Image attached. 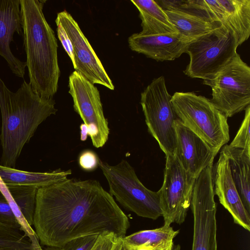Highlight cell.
Masks as SVG:
<instances>
[{
	"label": "cell",
	"mask_w": 250,
	"mask_h": 250,
	"mask_svg": "<svg viewBox=\"0 0 250 250\" xmlns=\"http://www.w3.org/2000/svg\"><path fill=\"white\" fill-rule=\"evenodd\" d=\"M128 217L95 180L66 179L37 189L33 226L41 246L61 248L74 239L125 236Z\"/></svg>",
	"instance_id": "obj_1"
},
{
	"label": "cell",
	"mask_w": 250,
	"mask_h": 250,
	"mask_svg": "<svg viewBox=\"0 0 250 250\" xmlns=\"http://www.w3.org/2000/svg\"><path fill=\"white\" fill-rule=\"evenodd\" d=\"M53 98L41 97L25 80L16 92L10 91L0 77V135L2 166L15 168L25 144L38 126L57 109Z\"/></svg>",
	"instance_id": "obj_2"
},
{
	"label": "cell",
	"mask_w": 250,
	"mask_h": 250,
	"mask_svg": "<svg viewBox=\"0 0 250 250\" xmlns=\"http://www.w3.org/2000/svg\"><path fill=\"white\" fill-rule=\"evenodd\" d=\"M46 1L20 0V10L29 83L41 97L53 98L58 90L60 70L57 39L43 13Z\"/></svg>",
	"instance_id": "obj_3"
},
{
	"label": "cell",
	"mask_w": 250,
	"mask_h": 250,
	"mask_svg": "<svg viewBox=\"0 0 250 250\" xmlns=\"http://www.w3.org/2000/svg\"><path fill=\"white\" fill-rule=\"evenodd\" d=\"M171 102L177 118L216 154L229 142L228 118L210 99L193 92H176Z\"/></svg>",
	"instance_id": "obj_4"
},
{
	"label": "cell",
	"mask_w": 250,
	"mask_h": 250,
	"mask_svg": "<svg viewBox=\"0 0 250 250\" xmlns=\"http://www.w3.org/2000/svg\"><path fill=\"white\" fill-rule=\"evenodd\" d=\"M99 167L108 182L109 193L121 205L140 217L156 220L162 216L158 191L147 188L126 160L110 165L100 159Z\"/></svg>",
	"instance_id": "obj_5"
},
{
	"label": "cell",
	"mask_w": 250,
	"mask_h": 250,
	"mask_svg": "<svg viewBox=\"0 0 250 250\" xmlns=\"http://www.w3.org/2000/svg\"><path fill=\"white\" fill-rule=\"evenodd\" d=\"M238 46L233 33L221 24L188 44L185 53L190 60L185 74L203 80L212 78L233 59Z\"/></svg>",
	"instance_id": "obj_6"
},
{
	"label": "cell",
	"mask_w": 250,
	"mask_h": 250,
	"mask_svg": "<svg viewBox=\"0 0 250 250\" xmlns=\"http://www.w3.org/2000/svg\"><path fill=\"white\" fill-rule=\"evenodd\" d=\"M164 76L154 79L141 95L140 103L149 133L166 156L174 155L176 145L175 115Z\"/></svg>",
	"instance_id": "obj_7"
},
{
	"label": "cell",
	"mask_w": 250,
	"mask_h": 250,
	"mask_svg": "<svg viewBox=\"0 0 250 250\" xmlns=\"http://www.w3.org/2000/svg\"><path fill=\"white\" fill-rule=\"evenodd\" d=\"M203 83L211 88L210 101L227 118L250 105V67L238 53L215 76L203 80Z\"/></svg>",
	"instance_id": "obj_8"
},
{
	"label": "cell",
	"mask_w": 250,
	"mask_h": 250,
	"mask_svg": "<svg viewBox=\"0 0 250 250\" xmlns=\"http://www.w3.org/2000/svg\"><path fill=\"white\" fill-rule=\"evenodd\" d=\"M212 166L195 179L191 202L193 216L192 250H217L216 205Z\"/></svg>",
	"instance_id": "obj_9"
},
{
	"label": "cell",
	"mask_w": 250,
	"mask_h": 250,
	"mask_svg": "<svg viewBox=\"0 0 250 250\" xmlns=\"http://www.w3.org/2000/svg\"><path fill=\"white\" fill-rule=\"evenodd\" d=\"M166 157L163 183L158 191L164 225L181 224L191 205L195 178L182 167L174 155Z\"/></svg>",
	"instance_id": "obj_10"
},
{
	"label": "cell",
	"mask_w": 250,
	"mask_h": 250,
	"mask_svg": "<svg viewBox=\"0 0 250 250\" xmlns=\"http://www.w3.org/2000/svg\"><path fill=\"white\" fill-rule=\"evenodd\" d=\"M68 86L74 110L86 125L93 145L103 147L108 140L109 128L98 88L76 71L69 76Z\"/></svg>",
	"instance_id": "obj_11"
},
{
	"label": "cell",
	"mask_w": 250,
	"mask_h": 250,
	"mask_svg": "<svg viewBox=\"0 0 250 250\" xmlns=\"http://www.w3.org/2000/svg\"><path fill=\"white\" fill-rule=\"evenodd\" d=\"M55 21L62 25L71 41L75 71L93 84H101L114 90L111 80L72 16L64 10L58 13Z\"/></svg>",
	"instance_id": "obj_12"
},
{
	"label": "cell",
	"mask_w": 250,
	"mask_h": 250,
	"mask_svg": "<svg viewBox=\"0 0 250 250\" xmlns=\"http://www.w3.org/2000/svg\"><path fill=\"white\" fill-rule=\"evenodd\" d=\"M175 124L176 145L174 156L182 167L196 179L205 168L212 165L217 154L178 118Z\"/></svg>",
	"instance_id": "obj_13"
},
{
	"label": "cell",
	"mask_w": 250,
	"mask_h": 250,
	"mask_svg": "<svg viewBox=\"0 0 250 250\" xmlns=\"http://www.w3.org/2000/svg\"><path fill=\"white\" fill-rule=\"evenodd\" d=\"M194 39L178 32L144 35L135 33L128 40L130 49L158 61H172L185 53Z\"/></svg>",
	"instance_id": "obj_14"
},
{
	"label": "cell",
	"mask_w": 250,
	"mask_h": 250,
	"mask_svg": "<svg viewBox=\"0 0 250 250\" xmlns=\"http://www.w3.org/2000/svg\"><path fill=\"white\" fill-rule=\"evenodd\" d=\"M37 189L32 186L5 184L0 179V190L7 199L21 229L31 241L34 250H43L32 227Z\"/></svg>",
	"instance_id": "obj_15"
},
{
	"label": "cell",
	"mask_w": 250,
	"mask_h": 250,
	"mask_svg": "<svg viewBox=\"0 0 250 250\" xmlns=\"http://www.w3.org/2000/svg\"><path fill=\"white\" fill-rule=\"evenodd\" d=\"M214 194L220 204L232 216L233 221L250 231V213L245 208L232 179L228 161L221 151L216 163Z\"/></svg>",
	"instance_id": "obj_16"
},
{
	"label": "cell",
	"mask_w": 250,
	"mask_h": 250,
	"mask_svg": "<svg viewBox=\"0 0 250 250\" xmlns=\"http://www.w3.org/2000/svg\"><path fill=\"white\" fill-rule=\"evenodd\" d=\"M22 34L20 0H0V56L16 76L23 78L26 63L12 53L10 44L14 34Z\"/></svg>",
	"instance_id": "obj_17"
},
{
	"label": "cell",
	"mask_w": 250,
	"mask_h": 250,
	"mask_svg": "<svg viewBox=\"0 0 250 250\" xmlns=\"http://www.w3.org/2000/svg\"><path fill=\"white\" fill-rule=\"evenodd\" d=\"M216 21L235 36L239 45L250 35V0H217L213 6Z\"/></svg>",
	"instance_id": "obj_18"
},
{
	"label": "cell",
	"mask_w": 250,
	"mask_h": 250,
	"mask_svg": "<svg viewBox=\"0 0 250 250\" xmlns=\"http://www.w3.org/2000/svg\"><path fill=\"white\" fill-rule=\"evenodd\" d=\"M221 151L228 159L232 179L245 208L250 213V156L229 145L224 146Z\"/></svg>",
	"instance_id": "obj_19"
},
{
	"label": "cell",
	"mask_w": 250,
	"mask_h": 250,
	"mask_svg": "<svg viewBox=\"0 0 250 250\" xmlns=\"http://www.w3.org/2000/svg\"><path fill=\"white\" fill-rule=\"evenodd\" d=\"M70 169L45 172L25 171L0 165V179L5 184L32 186L38 189L62 181L71 175Z\"/></svg>",
	"instance_id": "obj_20"
},
{
	"label": "cell",
	"mask_w": 250,
	"mask_h": 250,
	"mask_svg": "<svg viewBox=\"0 0 250 250\" xmlns=\"http://www.w3.org/2000/svg\"><path fill=\"white\" fill-rule=\"evenodd\" d=\"M170 226L164 225L153 229L137 231L122 238L124 247L127 250L140 248L165 250L173 249V239L178 234Z\"/></svg>",
	"instance_id": "obj_21"
},
{
	"label": "cell",
	"mask_w": 250,
	"mask_h": 250,
	"mask_svg": "<svg viewBox=\"0 0 250 250\" xmlns=\"http://www.w3.org/2000/svg\"><path fill=\"white\" fill-rule=\"evenodd\" d=\"M139 12L144 35L178 32L165 11L153 0H131Z\"/></svg>",
	"instance_id": "obj_22"
},
{
	"label": "cell",
	"mask_w": 250,
	"mask_h": 250,
	"mask_svg": "<svg viewBox=\"0 0 250 250\" xmlns=\"http://www.w3.org/2000/svg\"><path fill=\"white\" fill-rule=\"evenodd\" d=\"M164 11L177 32L192 39L206 34L221 25L219 22H212L202 17L178 10Z\"/></svg>",
	"instance_id": "obj_23"
},
{
	"label": "cell",
	"mask_w": 250,
	"mask_h": 250,
	"mask_svg": "<svg viewBox=\"0 0 250 250\" xmlns=\"http://www.w3.org/2000/svg\"><path fill=\"white\" fill-rule=\"evenodd\" d=\"M0 250H34L29 238L20 229L0 224Z\"/></svg>",
	"instance_id": "obj_24"
},
{
	"label": "cell",
	"mask_w": 250,
	"mask_h": 250,
	"mask_svg": "<svg viewBox=\"0 0 250 250\" xmlns=\"http://www.w3.org/2000/svg\"><path fill=\"white\" fill-rule=\"evenodd\" d=\"M245 117L241 125L230 146L243 150L250 156V105L245 110Z\"/></svg>",
	"instance_id": "obj_25"
},
{
	"label": "cell",
	"mask_w": 250,
	"mask_h": 250,
	"mask_svg": "<svg viewBox=\"0 0 250 250\" xmlns=\"http://www.w3.org/2000/svg\"><path fill=\"white\" fill-rule=\"evenodd\" d=\"M123 247L122 238L114 233H105L98 236L90 250H121Z\"/></svg>",
	"instance_id": "obj_26"
},
{
	"label": "cell",
	"mask_w": 250,
	"mask_h": 250,
	"mask_svg": "<svg viewBox=\"0 0 250 250\" xmlns=\"http://www.w3.org/2000/svg\"><path fill=\"white\" fill-rule=\"evenodd\" d=\"M0 224L8 227L21 229V226L13 213L7 199L0 190Z\"/></svg>",
	"instance_id": "obj_27"
},
{
	"label": "cell",
	"mask_w": 250,
	"mask_h": 250,
	"mask_svg": "<svg viewBox=\"0 0 250 250\" xmlns=\"http://www.w3.org/2000/svg\"><path fill=\"white\" fill-rule=\"evenodd\" d=\"M99 235H91L74 239L60 248L61 250H90L96 242Z\"/></svg>",
	"instance_id": "obj_28"
},
{
	"label": "cell",
	"mask_w": 250,
	"mask_h": 250,
	"mask_svg": "<svg viewBox=\"0 0 250 250\" xmlns=\"http://www.w3.org/2000/svg\"><path fill=\"white\" fill-rule=\"evenodd\" d=\"M100 159L97 154L89 149L84 150L80 154L78 163L80 167L84 170L91 171L96 169L99 166Z\"/></svg>",
	"instance_id": "obj_29"
},
{
	"label": "cell",
	"mask_w": 250,
	"mask_h": 250,
	"mask_svg": "<svg viewBox=\"0 0 250 250\" xmlns=\"http://www.w3.org/2000/svg\"><path fill=\"white\" fill-rule=\"evenodd\" d=\"M57 25L58 37L62 45L71 60L73 65H74V56L73 48L71 41L62 25L58 21H55Z\"/></svg>",
	"instance_id": "obj_30"
},
{
	"label": "cell",
	"mask_w": 250,
	"mask_h": 250,
	"mask_svg": "<svg viewBox=\"0 0 250 250\" xmlns=\"http://www.w3.org/2000/svg\"><path fill=\"white\" fill-rule=\"evenodd\" d=\"M80 139L82 141H85L88 136V128L84 123L81 124L80 126Z\"/></svg>",
	"instance_id": "obj_31"
},
{
	"label": "cell",
	"mask_w": 250,
	"mask_h": 250,
	"mask_svg": "<svg viewBox=\"0 0 250 250\" xmlns=\"http://www.w3.org/2000/svg\"><path fill=\"white\" fill-rule=\"evenodd\" d=\"M42 247L43 250H61L60 248L52 247Z\"/></svg>",
	"instance_id": "obj_32"
},
{
	"label": "cell",
	"mask_w": 250,
	"mask_h": 250,
	"mask_svg": "<svg viewBox=\"0 0 250 250\" xmlns=\"http://www.w3.org/2000/svg\"><path fill=\"white\" fill-rule=\"evenodd\" d=\"M160 250V249H149V248H140V249H136V250Z\"/></svg>",
	"instance_id": "obj_33"
},
{
	"label": "cell",
	"mask_w": 250,
	"mask_h": 250,
	"mask_svg": "<svg viewBox=\"0 0 250 250\" xmlns=\"http://www.w3.org/2000/svg\"><path fill=\"white\" fill-rule=\"evenodd\" d=\"M180 246H174L172 250H180Z\"/></svg>",
	"instance_id": "obj_34"
},
{
	"label": "cell",
	"mask_w": 250,
	"mask_h": 250,
	"mask_svg": "<svg viewBox=\"0 0 250 250\" xmlns=\"http://www.w3.org/2000/svg\"><path fill=\"white\" fill-rule=\"evenodd\" d=\"M121 250H127V249H126L123 246L122 249Z\"/></svg>",
	"instance_id": "obj_35"
}]
</instances>
